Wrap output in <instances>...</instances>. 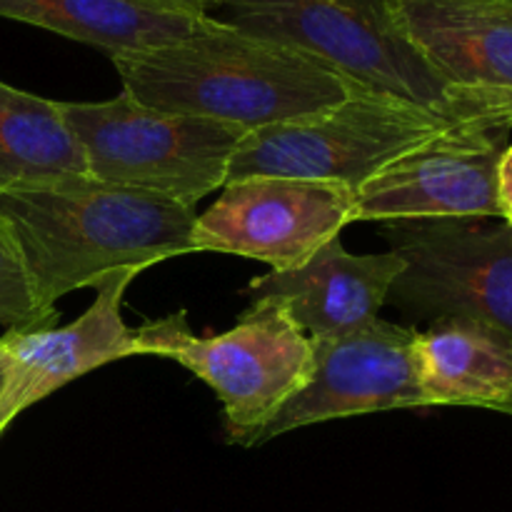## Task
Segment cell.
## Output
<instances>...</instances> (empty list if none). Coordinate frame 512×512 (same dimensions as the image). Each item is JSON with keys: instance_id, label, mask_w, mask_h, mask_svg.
Returning a JSON list of instances; mask_svg holds the SVG:
<instances>
[{"instance_id": "7", "label": "cell", "mask_w": 512, "mask_h": 512, "mask_svg": "<svg viewBox=\"0 0 512 512\" xmlns=\"http://www.w3.org/2000/svg\"><path fill=\"white\" fill-rule=\"evenodd\" d=\"M403 273L388 303L410 323L478 320L512 338V228L488 220L388 223Z\"/></svg>"}, {"instance_id": "4", "label": "cell", "mask_w": 512, "mask_h": 512, "mask_svg": "<svg viewBox=\"0 0 512 512\" xmlns=\"http://www.w3.org/2000/svg\"><path fill=\"white\" fill-rule=\"evenodd\" d=\"M133 355L175 360L213 388L240 445H253L315 373L313 343L275 298L250 300L238 325L213 338H198L185 313L150 320L133 328Z\"/></svg>"}, {"instance_id": "21", "label": "cell", "mask_w": 512, "mask_h": 512, "mask_svg": "<svg viewBox=\"0 0 512 512\" xmlns=\"http://www.w3.org/2000/svg\"><path fill=\"white\" fill-rule=\"evenodd\" d=\"M508 413H510V415H512V408H510V410H508Z\"/></svg>"}, {"instance_id": "20", "label": "cell", "mask_w": 512, "mask_h": 512, "mask_svg": "<svg viewBox=\"0 0 512 512\" xmlns=\"http://www.w3.org/2000/svg\"><path fill=\"white\" fill-rule=\"evenodd\" d=\"M8 370H10V365H8V353H5L3 343H0V395H3L5 383H8Z\"/></svg>"}, {"instance_id": "11", "label": "cell", "mask_w": 512, "mask_h": 512, "mask_svg": "<svg viewBox=\"0 0 512 512\" xmlns=\"http://www.w3.org/2000/svg\"><path fill=\"white\" fill-rule=\"evenodd\" d=\"M140 270H118L93 285L88 310L63 328L8 330L0 338L8 353V383L0 395V435L30 405L40 403L70 380L113 360L130 358L133 328L123 323L120 305Z\"/></svg>"}, {"instance_id": "5", "label": "cell", "mask_w": 512, "mask_h": 512, "mask_svg": "<svg viewBox=\"0 0 512 512\" xmlns=\"http://www.w3.org/2000/svg\"><path fill=\"white\" fill-rule=\"evenodd\" d=\"M90 178L195 208L223 188L248 130L140 105L128 93L103 103H60Z\"/></svg>"}, {"instance_id": "6", "label": "cell", "mask_w": 512, "mask_h": 512, "mask_svg": "<svg viewBox=\"0 0 512 512\" xmlns=\"http://www.w3.org/2000/svg\"><path fill=\"white\" fill-rule=\"evenodd\" d=\"M460 130L388 95L358 88L335 108L300 120L250 130L230 158L228 180H323L358 190L400 155Z\"/></svg>"}, {"instance_id": "16", "label": "cell", "mask_w": 512, "mask_h": 512, "mask_svg": "<svg viewBox=\"0 0 512 512\" xmlns=\"http://www.w3.org/2000/svg\"><path fill=\"white\" fill-rule=\"evenodd\" d=\"M90 178L85 153L60 100L0 80V190Z\"/></svg>"}, {"instance_id": "9", "label": "cell", "mask_w": 512, "mask_h": 512, "mask_svg": "<svg viewBox=\"0 0 512 512\" xmlns=\"http://www.w3.org/2000/svg\"><path fill=\"white\" fill-rule=\"evenodd\" d=\"M500 135L460 128L400 155L355 190V223L500 220Z\"/></svg>"}, {"instance_id": "10", "label": "cell", "mask_w": 512, "mask_h": 512, "mask_svg": "<svg viewBox=\"0 0 512 512\" xmlns=\"http://www.w3.org/2000/svg\"><path fill=\"white\" fill-rule=\"evenodd\" d=\"M415 340L418 330L383 318L340 338L310 340L313 380L255 435L253 445L325 420L425 408Z\"/></svg>"}, {"instance_id": "8", "label": "cell", "mask_w": 512, "mask_h": 512, "mask_svg": "<svg viewBox=\"0 0 512 512\" xmlns=\"http://www.w3.org/2000/svg\"><path fill=\"white\" fill-rule=\"evenodd\" d=\"M355 190L323 180L253 178L225 183V193L195 218V253L215 250L290 270L313 258L355 223Z\"/></svg>"}, {"instance_id": "2", "label": "cell", "mask_w": 512, "mask_h": 512, "mask_svg": "<svg viewBox=\"0 0 512 512\" xmlns=\"http://www.w3.org/2000/svg\"><path fill=\"white\" fill-rule=\"evenodd\" d=\"M195 208L160 195L75 178L0 190L8 223L40 303H55L118 270H148L195 253Z\"/></svg>"}, {"instance_id": "18", "label": "cell", "mask_w": 512, "mask_h": 512, "mask_svg": "<svg viewBox=\"0 0 512 512\" xmlns=\"http://www.w3.org/2000/svg\"><path fill=\"white\" fill-rule=\"evenodd\" d=\"M498 205L500 220L512 228V145L503 150L498 163Z\"/></svg>"}, {"instance_id": "15", "label": "cell", "mask_w": 512, "mask_h": 512, "mask_svg": "<svg viewBox=\"0 0 512 512\" xmlns=\"http://www.w3.org/2000/svg\"><path fill=\"white\" fill-rule=\"evenodd\" d=\"M0 18L95 45L110 58L178 43L208 25L203 15L175 13L140 0H0Z\"/></svg>"}, {"instance_id": "1", "label": "cell", "mask_w": 512, "mask_h": 512, "mask_svg": "<svg viewBox=\"0 0 512 512\" xmlns=\"http://www.w3.org/2000/svg\"><path fill=\"white\" fill-rule=\"evenodd\" d=\"M113 65L140 105L248 133L315 118L360 88L303 50L213 20L178 43L115 55Z\"/></svg>"}, {"instance_id": "3", "label": "cell", "mask_w": 512, "mask_h": 512, "mask_svg": "<svg viewBox=\"0 0 512 512\" xmlns=\"http://www.w3.org/2000/svg\"><path fill=\"white\" fill-rule=\"evenodd\" d=\"M203 18L320 58L355 85L455 128L505 133L512 115L453 88L403 35L390 0H218Z\"/></svg>"}, {"instance_id": "19", "label": "cell", "mask_w": 512, "mask_h": 512, "mask_svg": "<svg viewBox=\"0 0 512 512\" xmlns=\"http://www.w3.org/2000/svg\"><path fill=\"white\" fill-rule=\"evenodd\" d=\"M140 3L158 5V8L175 10V13H190V15H205V10L218 0H140Z\"/></svg>"}, {"instance_id": "12", "label": "cell", "mask_w": 512, "mask_h": 512, "mask_svg": "<svg viewBox=\"0 0 512 512\" xmlns=\"http://www.w3.org/2000/svg\"><path fill=\"white\" fill-rule=\"evenodd\" d=\"M390 13L440 78L512 115V0H390Z\"/></svg>"}, {"instance_id": "14", "label": "cell", "mask_w": 512, "mask_h": 512, "mask_svg": "<svg viewBox=\"0 0 512 512\" xmlns=\"http://www.w3.org/2000/svg\"><path fill=\"white\" fill-rule=\"evenodd\" d=\"M420 390L430 405L512 408V338L478 320H438L415 340Z\"/></svg>"}, {"instance_id": "13", "label": "cell", "mask_w": 512, "mask_h": 512, "mask_svg": "<svg viewBox=\"0 0 512 512\" xmlns=\"http://www.w3.org/2000/svg\"><path fill=\"white\" fill-rule=\"evenodd\" d=\"M395 253L353 255L338 238L290 270H270L248 285L250 300L275 298L310 340L340 338L380 318L395 278L403 273Z\"/></svg>"}, {"instance_id": "17", "label": "cell", "mask_w": 512, "mask_h": 512, "mask_svg": "<svg viewBox=\"0 0 512 512\" xmlns=\"http://www.w3.org/2000/svg\"><path fill=\"white\" fill-rule=\"evenodd\" d=\"M58 310L40 303L13 230L0 220V325L18 333L55 328Z\"/></svg>"}]
</instances>
